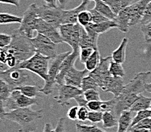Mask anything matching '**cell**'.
I'll return each instance as SVG.
<instances>
[{
    "instance_id": "cell-1",
    "label": "cell",
    "mask_w": 151,
    "mask_h": 132,
    "mask_svg": "<svg viewBox=\"0 0 151 132\" xmlns=\"http://www.w3.org/2000/svg\"><path fill=\"white\" fill-rule=\"evenodd\" d=\"M12 40L7 47L0 50V72L18 68L24 61L35 53V49L30 40L18 29L12 32Z\"/></svg>"
},
{
    "instance_id": "cell-2",
    "label": "cell",
    "mask_w": 151,
    "mask_h": 132,
    "mask_svg": "<svg viewBox=\"0 0 151 132\" xmlns=\"http://www.w3.org/2000/svg\"><path fill=\"white\" fill-rule=\"evenodd\" d=\"M5 119L20 125L19 132H33L37 128V123L43 118V109L34 111L30 107L18 108L5 113Z\"/></svg>"
},
{
    "instance_id": "cell-3",
    "label": "cell",
    "mask_w": 151,
    "mask_h": 132,
    "mask_svg": "<svg viewBox=\"0 0 151 132\" xmlns=\"http://www.w3.org/2000/svg\"><path fill=\"white\" fill-rule=\"evenodd\" d=\"M50 60L51 59L50 57L36 52L31 57L21 63L18 68L27 70L29 72L38 75L44 81H46L48 77Z\"/></svg>"
},
{
    "instance_id": "cell-4",
    "label": "cell",
    "mask_w": 151,
    "mask_h": 132,
    "mask_svg": "<svg viewBox=\"0 0 151 132\" xmlns=\"http://www.w3.org/2000/svg\"><path fill=\"white\" fill-rule=\"evenodd\" d=\"M0 77L8 83L12 90L27 84H37L30 72L26 69L13 68L0 72Z\"/></svg>"
},
{
    "instance_id": "cell-5",
    "label": "cell",
    "mask_w": 151,
    "mask_h": 132,
    "mask_svg": "<svg viewBox=\"0 0 151 132\" xmlns=\"http://www.w3.org/2000/svg\"><path fill=\"white\" fill-rule=\"evenodd\" d=\"M71 52H65L57 55L54 59H51L48 71V77L43 87L40 89L41 93L45 95H50L54 91V86L56 84V77L59 73L60 66L62 62L69 55Z\"/></svg>"
},
{
    "instance_id": "cell-6",
    "label": "cell",
    "mask_w": 151,
    "mask_h": 132,
    "mask_svg": "<svg viewBox=\"0 0 151 132\" xmlns=\"http://www.w3.org/2000/svg\"><path fill=\"white\" fill-rule=\"evenodd\" d=\"M38 19L37 6L35 3H33L28 6L24 13V17L22 18V23L20 24L21 25L18 30L23 33L27 37L32 38L33 33L36 31Z\"/></svg>"
},
{
    "instance_id": "cell-7",
    "label": "cell",
    "mask_w": 151,
    "mask_h": 132,
    "mask_svg": "<svg viewBox=\"0 0 151 132\" xmlns=\"http://www.w3.org/2000/svg\"><path fill=\"white\" fill-rule=\"evenodd\" d=\"M81 27L82 26L78 23L62 24L59 27V30L63 43H68L71 47L72 50H81L79 42Z\"/></svg>"
},
{
    "instance_id": "cell-8",
    "label": "cell",
    "mask_w": 151,
    "mask_h": 132,
    "mask_svg": "<svg viewBox=\"0 0 151 132\" xmlns=\"http://www.w3.org/2000/svg\"><path fill=\"white\" fill-rule=\"evenodd\" d=\"M30 40L35 49V52L50 57L51 59H54L58 55L56 43L43 34L37 33L35 37L30 38Z\"/></svg>"
},
{
    "instance_id": "cell-9",
    "label": "cell",
    "mask_w": 151,
    "mask_h": 132,
    "mask_svg": "<svg viewBox=\"0 0 151 132\" xmlns=\"http://www.w3.org/2000/svg\"><path fill=\"white\" fill-rule=\"evenodd\" d=\"M37 104H38L37 98H30L25 96L18 90H13L10 96L5 101V108L9 112L18 108L30 107L31 105Z\"/></svg>"
},
{
    "instance_id": "cell-10",
    "label": "cell",
    "mask_w": 151,
    "mask_h": 132,
    "mask_svg": "<svg viewBox=\"0 0 151 132\" xmlns=\"http://www.w3.org/2000/svg\"><path fill=\"white\" fill-rule=\"evenodd\" d=\"M63 9L51 7L47 5L37 6L38 17L59 29L62 25V14Z\"/></svg>"
},
{
    "instance_id": "cell-11",
    "label": "cell",
    "mask_w": 151,
    "mask_h": 132,
    "mask_svg": "<svg viewBox=\"0 0 151 132\" xmlns=\"http://www.w3.org/2000/svg\"><path fill=\"white\" fill-rule=\"evenodd\" d=\"M151 0H139L138 2L132 3L127 8L123 9V11L129 20L130 27L140 24L145 9Z\"/></svg>"
},
{
    "instance_id": "cell-12",
    "label": "cell",
    "mask_w": 151,
    "mask_h": 132,
    "mask_svg": "<svg viewBox=\"0 0 151 132\" xmlns=\"http://www.w3.org/2000/svg\"><path fill=\"white\" fill-rule=\"evenodd\" d=\"M58 90L59 93L54 98L57 103L62 106L70 105V100L75 99L78 96L84 93L81 88L65 84L58 85Z\"/></svg>"
},
{
    "instance_id": "cell-13",
    "label": "cell",
    "mask_w": 151,
    "mask_h": 132,
    "mask_svg": "<svg viewBox=\"0 0 151 132\" xmlns=\"http://www.w3.org/2000/svg\"><path fill=\"white\" fill-rule=\"evenodd\" d=\"M150 75V72H140L137 74L132 80H130L126 85H124L122 93H134L137 95L142 93L146 91V84H147V80Z\"/></svg>"
},
{
    "instance_id": "cell-14",
    "label": "cell",
    "mask_w": 151,
    "mask_h": 132,
    "mask_svg": "<svg viewBox=\"0 0 151 132\" xmlns=\"http://www.w3.org/2000/svg\"><path fill=\"white\" fill-rule=\"evenodd\" d=\"M36 31L38 34H43L46 37H48L56 44H60V43H63L59 29L50 24L47 23L40 18H39L38 19L37 24L36 27Z\"/></svg>"
},
{
    "instance_id": "cell-15",
    "label": "cell",
    "mask_w": 151,
    "mask_h": 132,
    "mask_svg": "<svg viewBox=\"0 0 151 132\" xmlns=\"http://www.w3.org/2000/svg\"><path fill=\"white\" fill-rule=\"evenodd\" d=\"M138 95L134 93H123L115 98V105H114L113 113L117 118L125 110H130L131 107L137 100Z\"/></svg>"
},
{
    "instance_id": "cell-16",
    "label": "cell",
    "mask_w": 151,
    "mask_h": 132,
    "mask_svg": "<svg viewBox=\"0 0 151 132\" xmlns=\"http://www.w3.org/2000/svg\"><path fill=\"white\" fill-rule=\"evenodd\" d=\"M112 60V56H107L105 58L101 57L100 64L98 65L96 69L93 70V72H89L88 74L90 76H91L96 80V82L97 83L100 88L106 77L111 75L109 71V64Z\"/></svg>"
},
{
    "instance_id": "cell-17",
    "label": "cell",
    "mask_w": 151,
    "mask_h": 132,
    "mask_svg": "<svg viewBox=\"0 0 151 132\" xmlns=\"http://www.w3.org/2000/svg\"><path fill=\"white\" fill-rule=\"evenodd\" d=\"M80 55V50H72L69 55L66 56L60 66L59 73L56 77L57 85L65 84V77L66 74L75 66V63Z\"/></svg>"
},
{
    "instance_id": "cell-18",
    "label": "cell",
    "mask_w": 151,
    "mask_h": 132,
    "mask_svg": "<svg viewBox=\"0 0 151 132\" xmlns=\"http://www.w3.org/2000/svg\"><path fill=\"white\" fill-rule=\"evenodd\" d=\"M124 87L123 77H114L112 75H109L103 80L100 88L106 92L112 93L114 95V97H117L121 94Z\"/></svg>"
},
{
    "instance_id": "cell-19",
    "label": "cell",
    "mask_w": 151,
    "mask_h": 132,
    "mask_svg": "<svg viewBox=\"0 0 151 132\" xmlns=\"http://www.w3.org/2000/svg\"><path fill=\"white\" fill-rule=\"evenodd\" d=\"M89 72L87 69L78 70L75 66L66 74L65 77V84L71 85L81 89V83L84 77L88 75Z\"/></svg>"
},
{
    "instance_id": "cell-20",
    "label": "cell",
    "mask_w": 151,
    "mask_h": 132,
    "mask_svg": "<svg viewBox=\"0 0 151 132\" xmlns=\"http://www.w3.org/2000/svg\"><path fill=\"white\" fill-rule=\"evenodd\" d=\"M131 110H125L118 118V130L117 132H128L131 128L133 116Z\"/></svg>"
},
{
    "instance_id": "cell-21",
    "label": "cell",
    "mask_w": 151,
    "mask_h": 132,
    "mask_svg": "<svg viewBox=\"0 0 151 132\" xmlns=\"http://www.w3.org/2000/svg\"><path fill=\"white\" fill-rule=\"evenodd\" d=\"M128 43V38L122 39L119 47L112 52V55H111L112 61L120 63V64H122V63L124 62L125 58H126V49Z\"/></svg>"
},
{
    "instance_id": "cell-22",
    "label": "cell",
    "mask_w": 151,
    "mask_h": 132,
    "mask_svg": "<svg viewBox=\"0 0 151 132\" xmlns=\"http://www.w3.org/2000/svg\"><path fill=\"white\" fill-rule=\"evenodd\" d=\"M151 105V98L150 97H146L143 96L141 93L138 95L137 100L132 105L130 110L132 113H137L139 111L146 110V109H150Z\"/></svg>"
},
{
    "instance_id": "cell-23",
    "label": "cell",
    "mask_w": 151,
    "mask_h": 132,
    "mask_svg": "<svg viewBox=\"0 0 151 132\" xmlns=\"http://www.w3.org/2000/svg\"><path fill=\"white\" fill-rule=\"evenodd\" d=\"M80 11H81V10L79 9L78 6L69 10L63 9L62 14V25L78 23V16Z\"/></svg>"
},
{
    "instance_id": "cell-24",
    "label": "cell",
    "mask_w": 151,
    "mask_h": 132,
    "mask_svg": "<svg viewBox=\"0 0 151 132\" xmlns=\"http://www.w3.org/2000/svg\"><path fill=\"white\" fill-rule=\"evenodd\" d=\"M90 26L98 34H102L107 32L108 30L112 28H117L118 25L115 20H107L99 24H90Z\"/></svg>"
},
{
    "instance_id": "cell-25",
    "label": "cell",
    "mask_w": 151,
    "mask_h": 132,
    "mask_svg": "<svg viewBox=\"0 0 151 132\" xmlns=\"http://www.w3.org/2000/svg\"><path fill=\"white\" fill-rule=\"evenodd\" d=\"M108 5L115 14L117 15L123 9L133 3L134 0H103Z\"/></svg>"
},
{
    "instance_id": "cell-26",
    "label": "cell",
    "mask_w": 151,
    "mask_h": 132,
    "mask_svg": "<svg viewBox=\"0 0 151 132\" xmlns=\"http://www.w3.org/2000/svg\"><path fill=\"white\" fill-rule=\"evenodd\" d=\"M40 89L37 84H27V85L20 86L14 90H18L25 96L30 97V98H37L40 96Z\"/></svg>"
},
{
    "instance_id": "cell-27",
    "label": "cell",
    "mask_w": 151,
    "mask_h": 132,
    "mask_svg": "<svg viewBox=\"0 0 151 132\" xmlns=\"http://www.w3.org/2000/svg\"><path fill=\"white\" fill-rule=\"evenodd\" d=\"M94 9L99 11L103 16L108 18L109 20H115L116 14L112 11L111 8L103 0H98L95 2Z\"/></svg>"
},
{
    "instance_id": "cell-28",
    "label": "cell",
    "mask_w": 151,
    "mask_h": 132,
    "mask_svg": "<svg viewBox=\"0 0 151 132\" xmlns=\"http://www.w3.org/2000/svg\"><path fill=\"white\" fill-rule=\"evenodd\" d=\"M100 59H101V56H100V52H99L98 49H96L94 50V52H93L92 55L90 56L89 59H87L86 62L84 63L86 69L89 72H93V70L96 69L98 65L100 64Z\"/></svg>"
},
{
    "instance_id": "cell-29",
    "label": "cell",
    "mask_w": 151,
    "mask_h": 132,
    "mask_svg": "<svg viewBox=\"0 0 151 132\" xmlns=\"http://www.w3.org/2000/svg\"><path fill=\"white\" fill-rule=\"evenodd\" d=\"M79 47H80V49L87 48V47H92V48L95 49V50L98 49V47L95 44L94 42L93 41V39L89 36V34H87V32L86 31L85 28L84 27H81V30Z\"/></svg>"
},
{
    "instance_id": "cell-30",
    "label": "cell",
    "mask_w": 151,
    "mask_h": 132,
    "mask_svg": "<svg viewBox=\"0 0 151 132\" xmlns=\"http://www.w3.org/2000/svg\"><path fill=\"white\" fill-rule=\"evenodd\" d=\"M102 121L104 128H111L118 125V118L112 111H106L103 113Z\"/></svg>"
},
{
    "instance_id": "cell-31",
    "label": "cell",
    "mask_w": 151,
    "mask_h": 132,
    "mask_svg": "<svg viewBox=\"0 0 151 132\" xmlns=\"http://www.w3.org/2000/svg\"><path fill=\"white\" fill-rule=\"evenodd\" d=\"M22 17H18L9 13H0V25L11 24H21Z\"/></svg>"
},
{
    "instance_id": "cell-32",
    "label": "cell",
    "mask_w": 151,
    "mask_h": 132,
    "mask_svg": "<svg viewBox=\"0 0 151 132\" xmlns=\"http://www.w3.org/2000/svg\"><path fill=\"white\" fill-rule=\"evenodd\" d=\"M109 73L112 76L114 77H124L125 75V72L122 67V64L116 62L114 61H111L109 64Z\"/></svg>"
},
{
    "instance_id": "cell-33",
    "label": "cell",
    "mask_w": 151,
    "mask_h": 132,
    "mask_svg": "<svg viewBox=\"0 0 151 132\" xmlns=\"http://www.w3.org/2000/svg\"><path fill=\"white\" fill-rule=\"evenodd\" d=\"M99 88H100V87L97 84V83L96 82V80L93 78L91 76H90L89 75L84 77L83 80H82L81 90H83V92L88 90H98Z\"/></svg>"
},
{
    "instance_id": "cell-34",
    "label": "cell",
    "mask_w": 151,
    "mask_h": 132,
    "mask_svg": "<svg viewBox=\"0 0 151 132\" xmlns=\"http://www.w3.org/2000/svg\"><path fill=\"white\" fill-rule=\"evenodd\" d=\"M78 23L82 27H87V25L92 23V16L90 11H87V9L80 11L78 16Z\"/></svg>"
},
{
    "instance_id": "cell-35",
    "label": "cell",
    "mask_w": 151,
    "mask_h": 132,
    "mask_svg": "<svg viewBox=\"0 0 151 132\" xmlns=\"http://www.w3.org/2000/svg\"><path fill=\"white\" fill-rule=\"evenodd\" d=\"M12 91V90L8 84V83L0 77V96H2L4 101H6L8 100V98L11 95Z\"/></svg>"
},
{
    "instance_id": "cell-36",
    "label": "cell",
    "mask_w": 151,
    "mask_h": 132,
    "mask_svg": "<svg viewBox=\"0 0 151 132\" xmlns=\"http://www.w3.org/2000/svg\"><path fill=\"white\" fill-rule=\"evenodd\" d=\"M75 127L78 132H106L98 128L96 125H86L76 122Z\"/></svg>"
},
{
    "instance_id": "cell-37",
    "label": "cell",
    "mask_w": 151,
    "mask_h": 132,
    "mask_svg": "<svg viewBox=\"0 0 151 132\" xmlns=\"http://www.w3.org/2000/svg\"><path fill=\"white\" fill-rule=\"evenodd\" d=\"M151 117V110L150 109H146V110H141L137 112V115L133 117V119H132V125H131V128L133 126H134L135 125H137V123H139L140 121L145 119V118H147Z\"/></svg>"
},
{
    "instance_id": "cell-38",
    "label": "cell",
    "mask_w": 151,
    "mask_h": 132,
    "mask_svg": "<svg viewBox=\"0 0 151 132\" xmlns=\"http://www.w3.org/2000/svg\"><path fill=\"white\" fill-rule=\"evenodd\" d=\"M140 30L144 35V41L147 43H151V22L141 25Z\"/></svg>"
},
{
    "instance_id": "cell-39",
    "label": "cell",
    "mask_w": 151,
    "mask_h": 132,
    "mask_svg": "<svg viewBox=\"0 0 151 132\" xmlns=\"http://www.w3.org/2000/svg\"><path fill=\"white\" fill-rule=\"evenodd\" d=\"M84 96L87 102L95 101V100H102L100 98V93L96 90H88L84 92Z\"/></svg>"
},
{
    "instance_id": "cell-40",
    "label": "cell",
    "mask_w": 151,
    "mask_h": 132,
    "mask_svg": "<svg viewBox=\"0 0 151 132\" xmlns=\"http://www.w3.org/2000/svg\"><path fill=\"white\" fill-rule=\"evenodd\" d=\"M95 49L92 47H87V48H82L80 50V61L81 63H85L86 61L89 59V57L92 55V53L94 52Z\"/></svg>"
},
{
    "instance_id": "cell-41",
    "label": "cell",
    "mask_w": 151,
    "mask_h": 132,
    "mask_svg": "<svg viewBox=\"0 0 151 132\" xmlns=\"http://www.w3.org/2000/svg\"><path fill=\"white\" fill-rule=\"evenodd\" d=\"M103 112L100 111H89L88 120L92 123H98L103 121Z\"/></svg>"
},
{
    "instance_id": "cell-42",
    "label": "cell",
    "mask_w": 151,
    "mask_h": 132,
    "mask_svg": "<svg viewBox=\"0 0 151 132\" xmlns=\"http://www.w3.org/2000/svg\"><path fill=\"white\" fill-rule=\"evenodd\" d=\"M91 13V16H92V23L93 24H99L103 22H105L109 20L106 17H104L103 14H100L99 11H97L96 9H93L92 10H90Z\"/></svg>"
},
{
    "instance_id": "cell-43",
    "label": "cell",
    "mask_w": 151,
    "mask_h": 132,
    "mask_svg": "<svg viewBox=\"0 0 151 132\" xmlns=\"http://www.w3.org/2000/svg\"><path fill=\"white\" fill-rule=\"evenodd\" d=\"M12 40V35L0 33V50L7 47Z\"/></svg>"
},
{
    "instance_id": "cell-44",
    "label": "cell",
    "mask_w": 151,
    "mask_h": 132,
    "mask_svg": "<svg viewBox=\"0 0 151 132\" xmlns=\"http://www.w3.org/2000/svg\"><path fill=\"white\" fill-rule=\"evenodd\" d=\"M103 101L102 100H95V101H90L87 103V107L90 111H100L103 112L102 109Z\"/></svg>"
},
{
    "instance_id": "cell-45",
    "label": "cell",
    "mask_w": 151,
    "mask_h": 132,
    "mask_svg": "<svg viewBox=\"0 0 151 132\" xmlns=\"http://www.w3.org/2000/svg\"><path fill=\"white\" fill-rule=\"evenodd\" d=\"M89 109L86 106H79L78 114V119L80 121H85L88 120V114Z\"/></svg>"
},
{
    "instance_id": "cell-46",
    "label": "cell",
    "mask_w": 151,
    "mask_h": 132,
    "mask_svg": "<svg viewBox=\"0 0 151 132\" xmlns=\"http://www.w3.org/2000/svg\"><path fill=\"white\" fill-rule=\"evenodd\" d=\"M150 22H151V1L146 7L144 16H143L142 20L140 22V24H147Z\"/></svg>"
},
{
    "instance_id": "cell-47",
    "label": "cell",
    "mask_w": 151,
    "mask_h": 132,
    "mask_svg": "<svg viewBox=\"0 0 151 132\" xmlns=\"http://www.w3.org/2000/svg\"><path fill=\"white\" fill-rule=\"evenodd\" d=\"M79 106H72L68 109L67 113V117L68 118L72 120V121H75L78 119V114Z\"/></svg>"
},
{
    "instance_id": "cell-48",
    "label": "cell",
    "mask_w": 151,
    "mask_h": 132,
    "mask_svg": "<svg viewBox=\"0 0 151 132\" xmlns=\"http://www.w3.org/2000/svg\"><path fill=\"white\" fill-rule=\"evenodd\" d=\"M133 127H136V128H146L149 129L151 132V117L140 121L139 123H137V125H135Z\"/></svg>"
},
{
    "instance_id": "cell-49",
    "label": "cell",
    "mask_w": 151,
    "mask_h": 132,
    "mask_svg": "<svg viewBox=\"0 0 151 132\" xmlns=\"http://www.w3.org/2000/svg\"><path fill=\"white\" fill-rule=\"evenodd\" d=\"M65 118H59L58 123H57L55 132H65Z\"/></svg>"
},
{
    "instance_id": "cell-50",
    "label": "cell",
    "mask_w": 151,
    "mask_h": 132,
    "mask_svg": "<svg viewBox=\"0 0 151 132\" xmlns=\"http://www.w3.org/2000/svg\"><path fill=\"white\" fill-rule=\"evenodd\" d=\"M75 100L77 102V103H78V106H86V107H87V103L88 102L87 101L85 97H84V93L81 95H79V96H78L77 97H75Z\"/></svg>"
},
{
    "instance_id": "cell-51",
    "label": "cell",
    "mask_w": 151,
    "mask_h": 132,
    "mask_svg": "<svg viewBox=\"0 0 151 132\" xmlns=\"http://www.w3.org/2000/svg\"><path fill=\"white\" fill-rule=\"evenodd\" d=\"M6 113V108H5V101L2 100V96H0V118L2 120L5 119L4 116Z\"/></svg>"
},
{
    "instance_id": "cell-52",
    "label": "cell",
    "mask_w": 151,
    "mask_h": 132,
    "mask_svg": "<svg viewBox=\"0 0 151 132\" xmlns=\"http://www.w3.org/2000/svg\"><path fill=\"white\" fill-rule=\"evenodd\" d=\"M21 0H0V3L6 4V5H11L15 7H19Z\"/></svg>"
},
{
    "instance_id": "cell-53",
    "label": "cell",
    "mask_w": 151,
    "mask_h": 132,
    "mask_svg": "<svg viewBox=\"0 0 151 132\" xmlns=\"http://www.w3.org/2000/svg\"><path fill=\"white\" fill-rule=\"evenodd\" d=\"M131 132H150V131L146 128H136V127H132L129 130Z\"/></svg>"
},
{
    "instance_id": "cell-54",
    "label": "cell",
    "mask_w": 151,
    "mask_h": 132,
    "mask_svg": "<svg viewBox=\"0 0 151 132\" xmlns=\"http://www.w3.org/2000/svg\"><path fill=\"white\" fill-rule=\"evenodd\" d=\"M43 1L47 6H51V7H59V5H58L56 0H43Z\"/></svg>"
},
{
    "instance_id": "cell-55",
    "label": "cell",
    "mask_w": 151,
    "mask_h": 132,
    "mask_svg": "<svg viewBox=\"0 0 151 132\" xmlns=\"http://www.w3.org/2000/svg\"><path fill=\"white\" fill-rule=\"evenodd\" d=\"M43 132H55V130L52 129L51 124L46 123L45 124V126H44V128H43Z\"/></svg>"
},
{
    "instance_id": "cell-56",
    "label": "cell",
    "mask_w": 151,
    "mask_h": 132,
    "mask_svg": "<svg viewBox=\"0 0 151 132\" xmlns=\"http://www.w3.org/2000/svg\"><path fill=\"white\" fill-rule=\"evenodd\" d=\"M91 1H94V2H96V1H98V0H82V2L79 5V6H81L82 8H84V9H87V5H88V3H89Z\"/></svg>"
},
{
    "instance_id": "cell-57",
    "label": "cell",
    "mask_w": 151,
    "mask_h": 132,
    "mask_svg": "<svg viewBox=\"0 0 151 132\" xmlns=\"http://www.w3.org/2000/svg\"><path fill=\"white\" fill-rule=\"evenodd\" d=\"M146 91L151 93V83L146 84Z\"/></svg>"
},
{
    "instance_id": "cell-58",
    "label": "cell",
    "mask_w": 151,
    "mask_h": 132,
    "mask_svg": "<svg viewBox=\"0 0 151 132\" xmlns=\"http://www.w3.org/2000/svg\"><path fill=\"white\" fill-rule=\"evenodd\" d=\"M128 132H131V131H128Z\"/></svg>"
},
{
    "instance_id": "cell-59",
    "label": "cell",
    "mask_w": 151,
    "mask_h": 132,
    "mask_svg": "<svg viewBox=\"0 0 151 132\" xmlns=\"http://www.w3.org/2000/svg\"><path fill=\"white\" fill-rule=\"evenodd\" d=\"M150 110H151V105H150Z\"/></svg>"
}]
</instances>
